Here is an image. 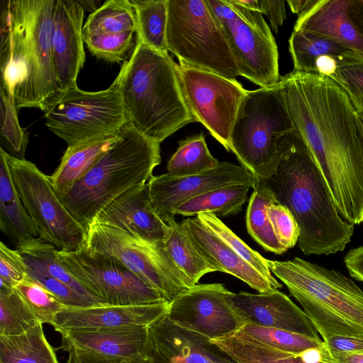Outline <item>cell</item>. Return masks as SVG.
Returning <instances> with one entry per match:
<instances>
[{
    "mask_svg": "<svg viewBox=\"0 0 363 363\" xmlns=\"http://www.w3.org/2000/svg\"><path fill=\"white\" fill-rule=\"evenodd\" d=\"M136 33L134 8L128 0H108L93 11L83 28V38L99 34Z\"/></svg>",
    "mask_w": 363,
    "mask_h": 363,
    "instance_id": "cell-35",
    "label": "cell"
},
{
    "mask_svg": "<svg viewBox=\"0 0 363 363\" xmlns=\"http://www.w3.org/2000/svg\"><path fill=\"white\" fill-rule=\"evenodd\" d=\"M296 129L311 151L340 216L363 222V130L346 91L316 73L281 77Z\"/></svg>",
    "mask_w": 363,
    "mask_h": 363,
    "instance_id": "cell-1",
    "label": "cell"
},
{
    "mask_svg": "<svg viewBox=\"0 0 363 363\" xmlns=\"http://www.w3.org/2000/svg\"><path fill=\"white\" fill-rule=\"evenodd\" d=\"M84 9L79 1L56 0L53 13L52 65L61 91L77 85L85 62L82 35Z\"/></svg>",
    "mask_w": 363,
    "mask_h": 363,
    "instance_id": "cell-18",
    "label": "cell"
},
{
    "mask_svg": "<svg viewBox=\"0 0 363 363\" xmlns=\"http://www.w3.org/2000/svg\"><path fill=\"white\" fill-rule=\"evenodd\" d=\"M233 293L222 284H197L169 301L167 316L210 340L231 335L246 324L230 301Z\"/></svg>",
    "mask_w": 363,
    "mask_h": 363,
    "instance_id": "cell-15",
    "label": "cell"
},
{
    "mask_svg": "<svg viewBox=\"0 0 363 363\" xmlns=\"http://www.w3.org/2000/svg\"><path fill=\"white\" fill-rule=\"evenodd\" d=\"M0 363H59L43 324L15 336L0 335Z\"/></svg>",
    "mask_w": 363,
    "mask_h": 363,
    "instance_id": "cell-30",
    "label": "cell"
},
{
    "mask_svg": "<svg viewBox=\"0 0 363 363\" xmlns=\"http://www.w3.org/2000/svg\"><path fill=\"white\" fill-rule=\"evenodd\" d=\"M169 0H130L136 18V40L168 52L167 27Z\"/></svg>",
    "mask_w": 363,
    "mask_h": 363,
    "instance_id": "cell-33",
    "label": "cell"
},
{
    "mask_svg": "<svg viewBox=\"0 0 363 363\" xmlns=\"http://www.w3.org/2000/svg\"><path fill=\"white\" fill-rule=\"evenodd\" d=\"M296 129L281 82L247 90L230 135V151L242 167L266 180L274 169L279 135Z\"/></svg>",
    "mask_w": 363,
    "mask_h": 363,
    "instance_id": "cell-7",
    "label": "cell"
},
{
    "mask_svg": "<svg viewBox=\"0 0 363 363\" xmlns=\"http://www.w3.org/2000/svg\"><path fill=\"white\" fill-rule=\"evenodd\" d=\"M350 275L363 282V246L350 250L344 257Z\"/></svg>",
    "mask_w": 363,
    "mask_h": 363,
    "instance_id": "cell-50",
    "label": "cell"
},
{
    "mask_svg": "<svg viewBox=\"0 0 363 363\" xmlns=\"http://www.w3.org/2000/svg\"><path fill=\"white\" fill-rule=\"evenodd\" d=\"M271 273L287 287L325 340L363 335V291L342 272L296 257L267 259Z\"/></svg>",
    "mask_w": 363,
    "mask_h": 363,
    "instance_id": "cell-6",
    "label": "cell"
},
{
    "mask_svg": "<svg viewBox=\"0 0 363 363\" xmlns=\"http://www.w3.org/2000/svg\"><path fill=\"white\" fill-rule=\"evenodd\" d=\"M178 65L168 52L136 40L118 73L128 125L160 144L196 122L182 91Z\"/></svg>",
    "mask_w": 363,
    "mask_h": 363,
    "instance_id": "cell-4",
    "label": "cell"
},
{
    "mask_svg": "<svg viewBox=\"0 0 363 363\" xmlns=\"http://www.w3.org/2000/svg\"><path fill=\"white\" fill-rule=\"evenodd\" d=\"M257 177L242 165L220 162L213 169L178 177L167 173L152 176L147 182L151 204L167 224L175 220V211L188 200L211 190L234 184L254 189Z\"/></svg>",
    "mask_w": 363,
    "mask_h": 363,
    "instance_id": "cell-16",
    "label": "cell"
},
{
    "mask_svg": "<svg viewBox=\"0 0 363 363\" xmlns=\"http://www.w3.org/2000/svg\"><path fill=\"white\" fill-rule=\"evenodd\" d=\"M169 301L145 305H96L65 307L51 325L57 332L68 330L150 325L167 315Z\"/></svg>",
    "mask_w": 363,
    "mask_h": 363,
    "instance_id": "cell-23",
    "label": "cell"
},
{
    "mask_svg": "<svg viewBox=\"0 0 363 363\" xmlns=\"http://www.w3.org/2000/svg\"><path fill=\"white\" fill-rule=\"evenodd\" d=\"M286 2L291 11L299 16L311 9L317 0H288Z\"/></svg>",
    "mask_w": 363,
    "mask_h": 363,
    "instance_id": "cell-54",
    "label": "cell"
},
{
    "mask_svg": "<svg viewBox=\"0 0 363 363\" xmlns=\"http://www.w3.org/2000/svg\"><path fill=\"white\" fill-rule=\"evenodd\" d=\"M28 276L53 294L65 307H85L104 305L84 297L71 287L38 267L27 264Z\"/></svg>",
    "mask_w": 363,
    "mask_h": 363,
    "instance_id": "cell-43",
    "label": "cell"
},
{
    "mask_svg": "<svg viewBox=\"0 0 363 363\" xmlns=\"http://www.w3.org/2000/svg\"><path fill=\"white\" fill-rule=\"evenodd\" d=\"M272 174L264 180L277 203L299 228L298 247L305 255L343 251L354 225L338 213L325 179L306 141L294 129L279 135Z\"/></svg>",
    "mask_w": 363,
    "mask_h": 363,
    "instance_id": "cell-2",
    "label": "cell"
},
{
    "mask_svg": "<svg viewBox=\"0 0 363 363\" xmlns=\"http://www.w3.org/2000/svg\"><path fill=\"white\" fill-rule=\"evenodd\" d=\"M227 1L235 11L249 24L264 33H272L262 13L251 7L249 5L248 0Z\"/></svg>",
    "mask_w": 363,
    "mask_h": 363,
    "instance_id": "cell-48",
    "label": "cell"
},
{
    "mask_svg": "<svg viewBox=\"0 0 363 363\" xmlns=\"http://www.w3.org/2000/svg\"><path fill=\"white\" fill-rule=\"evenodd\" d=\"M318 359L325 363H363V354H330L318 350Z\"/></svg>",
    "mask_w": 363,
    "mask_h": 363,
    "instance_id": "cell-52",
    "label": "cell"
},
{
    "mask_svg": "<svg viewBox=\"0 0 363 363\" xmlns=\"http://www.w3.org/2000/svg\"><path fill=\"white\" fill-rule=\"evenodd\" d=\"M149 357L157 363H235L208 337L167 315L149 325Z\"/></svg>",
    "mask_w": 363,
    "mask_h": 363,
    "instance_id": "cell-17",
    "label": "cell"
},
{
    "mask_svg": "<svg viewBox=\"0 0 363 363\" xmlns=\"http://www.w3.org/2000/svg\"><path fill=\"white\" fill-rule=\"evenodd\" d=\"M230 301L245 320L264 327L284 330L321 340L306 313L278 289L265 293H233Z\"/></svg>",
    "mask_w": 363,
    "mask_h": 363,
    "instance_id": "cell-21",
    "label": "cell"
},
{
    "mask_svg": "<svg viewBox=\"0 0 363 363\" xmlns=\"http://www.w3.org/2000/svg\"><path fill=\"white\" fill-rule=\"evenodd\" d=\"M28 277L21 253L0 242V289H13Z\"/></svg>",
    "mask_w": 363,
    "mask_h": 363,
    "instance_id": "cell-46",
    "label": "cell"
},
{
    "mask_svg": "<svg viewBox=\"0 0 363 363\" xmlns=\"http://www.w3.org/2000/svg\"><path fill=\"white\" fill-rule=\"evenodd\" d=\"M72 351H74L77 353L80 363H154L152 359L150 357L133 361L116 360L94 355L89 353L80 352L75 350Z\"/></svg>",
    "mask_w": 363,
    "mask_h": 363,
    "instance_id": "cell-53",
    "label": "cell"
},
{
    "mask_svg": "<svg viewBox=\"0 0 363 363\" xmlns=\"http://www.w3.org/2000/svg\"><path fill=\"white\" fill-rule=\"evenodd\" d=\"M246 211V227L249 235L266 251L281 255L287 251L277 240L267 214V208L277 203L264 179L257 178Z\"/></svg>",
    "mask_w": 363,
    "mask_h": 363,
    "instance_id": "cell-31",
    "label": "cell"
},
{
    "mask_svg": "<svg viewBox=\"0 0 363 363\" xmlns=\"http://www.w3.org/2000/svg\"><path fill=\"white\" fill-rule=\"evenodd\" d=\"M154 363H157V362H154Z\"/></svg>",
    "mask_w": 363,
    "mask_h": 363,
    "instance_id": "cell-58",
    "label": "cell"
},
{
    "mask_svg": "<svg viewBox=\"0 0 363 363\" xmlns=\"http://www.w3.org/2000/svg\"><path fill=\"white\" fill-rule=\"evenodd\" d=\"M93 223L118 228L152 242H163L169 228L152 208L147 183L121 194L103 209Z\"/></svg>",
    "mask_w": 363,
    "mask_h": 363,
    "instance_id": "cell-22",
    "label": "cell"
},
{
    "mask_svg": "<svg viewBox=\"0 0 363 363\" xmlns=\"http://www.w3.org/2000/svg\"><path fill=\"white\" fill-rule=\"evenodd\" d=\"M56 0H9L1 9V86L17 109L45 112L61 93L52 65Z\"/></svg>",
    "mask_w": 363,
    "mask_h": 363,
    "instance_id": "cell-3",
    "label": "cell"
},
{
    "mask_svg": "<svg viewBox=\"0 0 363 363\" xmlns=\"http://www.w3.org/2000/svg\"><path fill=\"white\" fill-rule=\"evenodd\" d=\"M69 357L66 363H80L79 357L74 351H69Z\"/></svg>",
    "mask_w": 363,
    "mask_h": 363,
    "instance_id": "cell-55",
    "label": "cell"
},
{
    "mask_svg": "<svg viewBox=\"0 0 363 363\" xmlns=\"http://www.w3.org/2000/svg\"><path fill=\"white\" fill-rule=\"evenodd\" d=\"M118 76L104 90L86 91L77 85L62 91L44 112L46 125L67 147L118 135L128 121Z\"/></svg>",
    "mask_w": 363,
    "mask_h": 363,
    "instance_id": "cell-9",
    "label": "cell"
},
{
    "mask_svg": "<svg viewBox=\"0 0 363 363\" xmlns=\"http://www.w3.org/2000/svg\"><path fill=\"white\" fill-rule=\"evenodd\" d=\"M219 161L210 152L205 135L201 133L179 142L167 164V174L178 177L199 174L215 169Z\"/></svg>",
    "mask_w": 363,
    "mask_h": 363,
    "instance_id": "cell-34",
    "label": "cell"
},
{
    "mask_svg": "<svg viewBox=\"0 0 363 363\" xmlns=\"http://www.w3.org/2000/svg\"><path fill=\"white\" fill-rule=\"evenodd\" d=\"M267 214L279 242L287 250L298 243L300 231L290 211L279 203L267 208Z\"/></svg>",
    "mask_w": 363,
    "mask_h": 363,
    "instance_id": "cell-45",
    "label": "cell"
},
{
    "mask_svg": "<svg viewBox=\"0 0 363 363\" xmlns=\"http://www.w3.org/2000/svg\"><path fill=\"white\" fill-rule=\"evenodd\" d=\"M149 325L63 330L62 348L111 359H141L149 357Z\"/></svg>",
    "mask_w": 363,
    "mask_h": 363,
    "instance_id": "cell-19",
    "label": "cell"
},
{
    "mask_svg": "<svg viewBox=\"0 0 363 363\" xmlns=\"http://www.w3.org/2000/svg\"><path fill=\"white\" fill-rule=\"evenodd\" d=\"M350 96L356 109L363 110V59L357 58L340 65L331 78Z\"/></svg>",
    "mask_w": 363,
    "mask_h": 363,
    "instance_id": "cell-44",
    "label": "cell"
},
{
    "mask_svg": "<svg viewBox=\"0 0 363 363\" xmlns=\"http://www.w3.org/2000/svg\"><path fill=\"white\" fill-rule=\"evenodd\" d=\"M362 4H363V0H362Z\"/></svg>",
    "mask_w": 363,
    "mask_h": 363,
    "instance_id": "cell-57",
    "label": "cell"
},
{
    "mask_svg": "<svg viewBox=\"0 0 363 363\" xmlns=\"http://www.w3.org/2000/svg\"><path fill=\"white\" fill-rule=\"evenodd\" d=\"M357 58L342 59L331 55L322 56L318 58L315 62V73L332 78L340 65Z\"/></svg>",
    "mask_w": 363,
    "mask_h": 363,
    "instance_id": "cell-51",
    "label": "cell"
},
{
    "mask_svg": "<svg viewBox=\"0 0 363 363\" xmlns=\"http://www.w3.org/2000/svg\"><path fill=\"white\" fill-rule=\"evenodd\" d=\"M72 277L96 300L106 305H145L169 301L116 259L84 247L57 251Z\"/></svg>",
    "mask_w": 363,
    "mask_h": 363,
    "instance_id": "cell-12",
    "label": "cell"
},
{
    "mask_svg": "<svg viewBox=\"0 0 363 363\" xmlns=\"http://www.w3.org/2000/svg\"><path fill=\"white\" fill-rule=\"evenodd\" d=\"M239 330L264 344L294 354L320 350L323 345L322 340L252 323H246Z\"/></svg>",
    "mask_w": 363,
    "mask_h": 363,
    "instance_id": "cell-38",
    "label": "cell"
},
{
    "mask_svg": "<svg viewBox=\"0 0 363 363\" xmlns=\"http://www.w3.org/2000/svg\"><path fill=\"white\" fill-rule=\"evenodd\" d=\"M1 147L13 157L23 160L28 143V133L21 127L14 100L0 88Z\"/></svg>",
    "mask_w": 363,
    "mask_h": 363,
    "instance_id": "cell-40",
    "label": "cell"
},
{
    "mask_svg": "<svg viewBox=\"0 0 363 363\" xmlns=\"http://www.w3.org/2000/svg\"><path fill=\"white\" fill-rule=\"evenodd\" d=\"M321 350L330 354H363V335H333L323 340Z\"/></svg>",
    "mask_w": 363,
    "mask_h": 363,
    "instance_id": "cell-47",
    "label": "cell"
},
{
    "mask_svg": "<svg viewBox=\"0 0 363 363\" xmlns=\"http://www.w3.org/2000/svg\"><path fill=\"white\" fill-rule=\"evenodd\" d=\"M167 225L169 228L164 240L165 250L176 267L194 285L208 273L223 272L218 264L200 252L181 223L174 220Z\"/></svg>",
    "mask_w": 363,
    "mask_h": 363,
    "instance_id": "cell-28",
    "label": "cell"
},
{
    "mask_svg": "<svg viewBox=\"0 0 363 363\" xmlns=\"http://www.w3.org/2000/svg\"><path fill=\"white\" fill-rule=\"evenodd\" d=\"M116 135L87 141L73 147H67L60 163L50 176L57 196L67 193L84 176L118 140Z\"/></svg>",
    "mask_w": 363,
    "mask_h": 363,
    "instance_id": "cell-27",
    "label": "cell"
},
{
    "mask_svg": "<svg viewBox=\"0 0 363 363\" xmlns=\"http://www.w3.org/2000/svg\"><path fill=\"white\" fill-rule=\"evenodd\" d=\"M182 225L187 231L200 252L218 264L223 272L233 275L259 293L282 287L259 273L237 255L218 237L208 230L196 216L183 220Z\"/></svg>",
    "mask_w": 363,
    "mask_h": 363,
    "instance_id": "cell-24",
    "label": "cell"
},
{
    "mask_svg": "<svg viewBox=\"0 0 363 363\" xmlns=\"http://www.w3.org/2000/svg\"><path fill=\"white\" fill-rule=\"evenodd\" d=\"M16 249L21 253L27 264L40 268L84 297L99 302L66 269L57 258V249L53 245L38 237L28 241Z\"/></svg>",
    "mask_w": 363,
    "mask_h": 363,
    "instance_id": "cell-36",
    "label": "cell"
},
{
    "mask_svg": "<svg viewBox=\"0 0 363 363\" xmlns=\"http://www.w3.org/2000/svg\"><path fill=\"white\" fill-rule=\"evenodd\" d=\"M160 144L130 125L65 194L58 197L88 231L99 213L128 190L145 184L160 164Z\"/></svg>",
    "mask_w": 363,
    "mask_h": 363,
    "instance_id": "cell-5",
    "label": "cell"
},
{
    "mask_svg": "<svg viewBox=\"0 0 363 363\" xmlns=\"http://www.w3.org/2000/svg\"><path fill=\"white\" fill-rule=\"evenodd\" d=\"M294 30H303L334 40L363 59L362 0H317L298 16Z\"/></svg>",
    "mask_w": 363,
    "mask_h": 363,
    "instance_id": "cell-20",
    "label": "cell"
},
{
    "mask_svg": "<svg viewBox=\"0 0 363 363\" xmlns=\"http://www.w3.org/2000/svg\"><path fill=\"white\" fill-rule=\"evenodd\" d=\"M5 155L16 190L39 237L60 251L85 247L88 231L60 200L50 176L30 161L13 157L6 152Z\"/></svg>",
    "mask_w": 363,
    "mask_h": 363,
    "instance_id": "cell-11",
    "label": "cell"
},
{
    "mask_svg": "<svg viewBox=\"0 0 363 363\" xmlns=\"http://www.w3.org/2000/svg\"><path fill=\"white\" fill-rule=\"evenodd\" d=\"M0 230L17 247L39 237L13 182L5 152L0 148Z\"/></svg>",
    "mask_w": 363,
    "mask_h": 363,
    "instance_id": "cell-25",
    "label": "cell"
},
{
    "mask_svg": "<svg viewBox=\"0 0 363 363\" xmlns=\"http://www.w3.org/2000/svg\"><path fill=\"white\" fill-rule=\"evenodd\" d=\"M178 74L195 121L230 152L233 126L247 90L236 79L184 64L178 65Z\"/></svg>",
    "mask_w": 363,
    "mask_h": 363,
    "instance_id": "cell-13",
    "label": "cell"
},
{
    "mask_svg": "<svg viewBox=\"0 0 363 363\" xmlns=\"http://www.w3.org/2000/svg\"><path fill=\"white\" fill-rule=\"evenodd\" d=\"M133 32L99 34L84 38L89 52L96 57L111 62H125L134 45Z\"/></svg>",
    "mask_w": 363,
    "mask_h": 363,
    "instance_id": "cell-42",
    "label": "cell"
},
{
    "mask_svg": "<svg viewBox=\"0 0 363 363\" xmlns=\"http://www.w3.org/2000/svg\"><path fill=\"white\" fill-rule=\"evenodd\" d=\"M201 223L253 268L273 282H279L271 273L267 259L237 236L218 217L211 213L196 216Z\"/></svg>",
    "mask_w": 363,
    "mask_h": 363,
    "instance_id": "cell-39",
    "label": "cell"
},
{
    "mask_svg": "<svg viewBox=\"0 0 363 363\" xmlns=\"http://www.w3.org/2000/svg\"><path fill=\"white\" fill-rule=\"evenodd\" d=\"M250 186L234 184L217 188L194 197L179 206L176 215L185 217L211 213L225 217L238 213L247 198Z\"/></svg>",
    "mask_w": 363,
    "mask_h": 363,
    "instance_id": "cell-32",
    "label": "cell"
},
{
    "mask_svg": "<svg viewBox=\"0 0 363 363\" xmlns=\"http://www.w3.org/2000/svg\"><path fill=\"white\" fill-rule=\"evenodd\" d=\"M236 60L240 75L260 87L280 80L279 54L272 33L257 29L245 21L227 0H207Z\"/></svg>",
    "mask_w": 363,
    "mask_h": 363,
    "instance_id": "cell-14",
    "label": "cell"
},
{
    "mask_svg": "<svg viewBox=\"0 0 363 363\" xmlns=\"http://www.w3.org/2000/svg\"><path fill=\"white\" fill-rule=\"evenodd\" d=\"M167 45L179 61L229 79L240 76L236 60L207 0H169Z\"/></svg>",
    "mask_w": 363,
    "mask_h": 363,
    "instance_id": "cell-8",
    "label": "cell"
},
{
    "mask_svg": "<svg viewBox=\"0 0 363 363\" xmlns=\"http://www.w3.org/2000/svg\"><path fill=\"white\" fill-rule=\"evenodd\" d=\"M15 289L42 324H51L65 308L53 294L28 276Z\"/></svg>",
    "mask_w": 363,
    "mask_h": 363,
    "instance_id": "cell-41",
    "label": "cell"
},
{
    "mask_svg": "<svg viewBox=\"0 0 363 363\" xmlns=\"http://www.w3.org/2000/svg\"><path fill=\"white\" fill-rule=\"evenodd\" d=\"M289 43L296 72L315 73V60L324 55L342 59L360 57L334 40L307 31L294 30Z\"/></svg>",
    "mask_w": 363,
    "mask_h": 363,
    "instance_id": "cell-29",
    "label": "cell"
},
{
    "mask_svg": "<svg viewBox=\"0 0 363 363\" xmlns=\"http://www.w3.org/2000/svg\"><path fill=\"white\" fill-rule=\"evenodd\" d=\"M86 249L108 256L125 266L170 301L194 286L176 267L163 242H152L118 228L92 223Z\"/></svg>",
    "mask_w": 363,
    "mask_h": 363,
    "instance_id": "cell-10",
    "label": "cell"
},
{
    "mask_svg": "<svg viewBox=\"0 0 363 363\" xmlns=\"http://www.w3.org/2000/svg\"><path fill=\"white\" fill-rule=\"evenodd\" d=\"M258 9L268 17L272 30L277 33L279 28L286 18L285 1L258 0Z\"/></svg>",
    "mask_w": 363,
    "mask_h": 363,
    "instance_id": "cell-49",
    "label": "cell"
},
{
    "mask_svg": "<svg viewBox=\"0 0 363 363\" xmlns=\"http://www.w3.org/2000/svg\"><path fill=\"white\" fill-rule=\"evenodd\" d=\"M357 112L362 125V128L363 130V110L361 109H357Z\"/></svg>",
    "mask_w": 363,
    "mask_h": 363,
    "instance_id": "cell-56",
    "label": "cell"
},
{
    "mask_svg": "<svg viewBox=\"0 0 363 363\" xmlns=\"http://www.w3.org/2000/svg\"><path fill=\"white\" fill-rule=\"evenodd\" d=\"M235 363H325L318 359V350L294 354L264 344L240 330L211 340Z\"/></svg>",
    "mask_w": 363,
    "mask_h": 363,
    "instance_id": "cell-26",
    "label": "cell"
},
{
    "mask_svg": "<svg viewBox=\"0 0 363 363\" xmlns=\"http://www.w3.org/2000/svg\"><path fill=\"white\" fill-rule=\"evenodd\" d=\"M40 323L15 289H0V335H22Z\"/></svg>",
    "mask_w": 363,
    "mask_h": 363,
    "instance_id": "cell-37",
    "label": "cell"
}]
</instances>
